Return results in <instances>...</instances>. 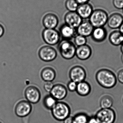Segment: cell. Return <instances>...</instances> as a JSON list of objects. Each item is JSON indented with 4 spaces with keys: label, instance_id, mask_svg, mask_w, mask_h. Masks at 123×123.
Listing matches in <instances>:
<instances>
[{
    "label": "cell",
    "instance_id": "obj_1",
    "mask_svg": "<svg viewBox=\"0 0 123 123\" xmlns=\"http://www.w3.org/2000/svg\"><path fill=\"white\" fill-rule=\"evenodd\" d=\"M95 78L97 83L105 89H111L117 82V78L115 73L110 69L102 68L97 72Z\"/></svg>",
    "mask_w": 123,
    "mask_h": 123
},
{
    "label": "cell",
    "instance_id": "obj_2",
    "mask_svg": "<svg viewBox=\"0 0 123 123\" xmlns=\"http://www.w3.org/2000/svg\"><path fill=\"white\" fill-rule=\"evenodd\" d=\"M53 117L58 121H64L70 116L71 110L68 104L64 102H57L51 110Z\"/></svg>",
    "mask_w": 123,
    "mask_h": 123
},
{
    "label": "cell",
    "instance_id": "obj_3",
    "mask_svg": "<svg viewBox=\"0 0 123 123\" xmlns=\"http://www.w3.org/2000/svg\"><path fill=\"white\" fill-rule=\"evenodd\" d=\"M58 48L61 56L66 60H71L76 55V47L70 40H63L59 43Z\"/></svg>",
    "mask_w": 123,
    "mask_h": 123
},
{
    "label": "cell",
    "instance_id": "obj_4",
    "mask_svg": "<svg viewBox=\"0 0 123 123\" xmlns=\"http://www.w3.org/2000/svg\"><path fill=\"white\" fill-rule=\"evenodd\" d=\"M108 18V14L106 11L102 9H97L93 11L89 21L94 28L103 27L107 24Z\"/></svg>",
    "mask_w": 123,
    "mask_h": 123
},
{
    "label": "cell",
    "instance_id": "obj_5",
    "mask_svg": "<svg viewBox=\"0 0 123 123\" xmlns=\"http://www.w3.org/2000/svg\"><path fill=\"white\" fill-rule=\"evenodd\" d=\"M95 117L99 123H114L116 119V114L111 108H101L97 112Z\"/></svg>",
    "mask_w": 123,
    "mask_h": 123
},
{
    "label": "cell",
    "instance_id": "obj_6",
    "mask_svg": "<svg viewBox=\"0 0 123 123\" xmlns=\"http://www.w3.org/2000/svg\"><path fill=\"white\" fill-rule=\"evenodd\" d=\"M42 37L44 42L49 45H55L60 42V35L55 29H45L43 31Z\"/></svg>",
    "mask_w": 123,
    "mask_h": 123
},
{
    "label": "cell",
    "instance_id": "obj_7",
    "mask_svg": "<svg viewBox=\"0 0 123 123\" xmlns=\"http://www.w3.org/2000/svg\"><path fill=\"white\" fill-rule=\"evenodd\" d=\"M38 55L42 61L50 62L55 60L57 57V52L53 48L45 45L41 47L38 51Z\"/></svg>",
    "mask_w": 123,
    "mask_h": 123
},
{
    "label": "cell",
    "instance_id": "obj_8",
    "mask_svg": "<svg viewBox=\"0 0 123 123\" xmlns=\"http://www.w3.org/2000/svg\"><path fill=\"white\" fill-rule=\"evenodd\" d=\"M32 110V104L27 100H22L17 103L14 108V112L17 117H25L30 115Z\"/></svg>",
    "mask_w": 123,
    "mask_h": 123
},
{
    "label": "cell",
    "instance_id": "obj_9",
    "mask_svg": "<svg viewBox=\"0 0 123 123\" xmlns=\"http://www.w3.org/2000/svg\"><path fill=\"white\" fill-rule=\"evenodd\" d=\"M69 76L71 81L78 83L84 81L86 77V72L82 67L74 66L70 69Z\"/></svg>",
    "mask_w": 123,
    "mask_h": 123
},
{
    "label": "cell",
    "instance_id": "obj_10",
    "mask_svg": "<svg viewBox=\"0 0 123 123\" xmlns=\"http://www.w3.org/2000/svg\"><path fill=\"white\" fill-rule=\"evenodd\" d=\"M24 95L27 101L31 104H37L41 98L40 91L35 86L27 87L25 91Z\"/></svg>",
    "mask_w": 123,
    "mask_h": 123
},
{
    "label": "cell",
    "instance_id": "obj_11",
    "mask_svg": "<svg viewBox=\"0 0 123 123\" xmlns=\"http://www.w3.org/2000/svg\"><path fill=\"white\" fill-rule=\"evenodd\" d=\"M66 24L76 29L83 21L76 12H69L66 14L64 17Z\"/></svg>",
    "mask_w": 123,
    "mask_h": 123
},
{
    "label": "cell",
    "instance_id": "obj_12",
    "mask_svg": "<svg viewBox=\"0 0 123 123\" xmlns=\"http://www.w3.org/2000/svg\"><path fill=\"white\" fill-rule=\"evenodd\" d=\"M68 91L65 86L61 84H57L54 85L50 92V95L57 101L61 100L65 98Z\"/></svg>",
    "mask_w": 123,
    "mask_h": 123
},
{
    "label": "cell",
    "instance_id": "obj_13",
    "mask_svg": "<svg viewBox=\"0 0 123 123\" xmlns=\"http://www.w3.org/2000/svg\"><path fill=\"white\" fill-rule=\"evenodd\" d=\"M92 50L91 47L86 44L76 48V55L77 58L82 61L89 59L91 56Z\"/></svg>",
    "mask_w": 123,
    "mask_h": 123
},
{
    "label": "cell",
    "instance_id": "obj_14",
    "mask_svg": "<svg viewBox=\"0 0 123 123\" xmlns=\"http://www.w3.org/2000/svg\"><path fill=\"white\" fill-rule=\"evenodd\" d=\"M42 23L45 29H55L58 25V18L54 14L48 13L44 16Z\"/></svg>",
    "mask_w": 123,
    "mask_h": 123
},
{
    "label": "cell",
    "instance_id": "obj_15",
    "mask_svg": "<svg viewBox=\"0 0 123 123\" xmlns=\"http://www.w3.org/2000/svg\"><path fill=\"white\" fill-rule=\"evenodd\" d=\"M59 33L63 40H68L74 38L77 34L76 29H74L65 24L61 26Z\"/></svg>",
    "mask_w": 123,
    "mask_h": 123
},
{
    "label": "cell",
    "instance_id": "obj_16",
    "mask_svg": "<svg viewBox=\"0 0 123 123\" xmlns=\"http://www.w3.org/2000/svg\"><path fill=\"white\" fill-rule=\"evenodd\" d=\"M94 28L89 21H84L77 28V34L86 37L91 36Z\"/></svg>",
    "mask_w": 123,
    "mask_h": 123
},
{
    "label": "cell",
    "instance_id": "obj_17",
    "mask_svg": "<svg viewBox=\"0 0 123 123\" xmlns=\"http://www.w3.org/2000/svg\"><path fill=\"white\" fill-rule=\"evenodd\" d=\"M123 22V16L118 13H115L108 17L107 24L110 29H115L120 28Z\"/></svg>",
    "mask_w": 123,
    "mask_h": 123
},
{
    "label": "cell",
    "instance_id": "obj_18",
    "mask_svg": "<svg viewBox=\"0 0 123 123\" xmlns=\"http://www.w3.org/2000/svg\"><path fill=\"white\" fill-rule=\"evenodd\" d=\"M92 6L89 3L79 5L76 12L82 19L89 18L93 12Z\"/></svg>",
    "mask_w": 123,
    "mask_h": 123
},
{
    "label": "cell",
    "instance_id": "obj_19",
    "mask_svg": "<svg viewBox=\"0 0 123 123\" xmlns=\"http://www.w3.org/2000/svg\"><path fill=\"white\" fill-rule=\"evenodd\" d=\"M107 35L106 30L103 27H100L94 28L91 36L94 41L100 43L105 40Z\"/></svg>",
    "mask_w": 123,
    "mask_h": 123
},
{
    "label": "cell",
    "instance_id": "obj_20",
    "mask_svg": "<svg viewBox=\"0 0 123 123\" xmlns=\"http://www.w3.org/2000/svg\"><path fill=\"white\" fill-rule=\"evenodd\" d=\"M91 91V87L89 83L84 81L77 83L76 92L81 96L85 97L89 95Z\"/></svg>",
    "mask_w": 123,
    "mask_h": 123
},
{
    "label": "cell",
    "instance_id": "obj_21",
    "mask_svg": "<svg viewBox=\"0 0 123 123\" xmlns=\"http://www.w3.org/2000/svg\"><path fill=\"white\" fill-rule=\"evenodd\" d=\"M42 79L45 82H52L56 76V73L54 69L51 67H45L40 73Z\"/></svg>",
    "mask_w": 123,
    "mask_h": 123
},
{
    "label": "cell",
    "instance_id": "obj_22",
    "mask_svg": "<svg viewBox=\"0 0 123 123\" xmlns=\"http://www.w3.org/2000/svg\"><path fill=\"white\" fill-rule=\"evenodd\" d=\"M123 35L119 31H114L112 32L109 37L110 43L114 46H118L123 43Z\"/></svg>",
    "mask_w": 123,
    "mask_h": 123
},
{
    "label": "cell",
    "instance_id": "obj_23",
    "mask_svg": "<svg viewBox=\"0 0 123 123\" xmlns=\"http://www.w3.org/2000/svg\"><path fill=\"white\" fill-rule=\"evenodd\" d=\"M113 103V99L110 95H105L103 96L100 100V105L102 109L111 108Z\"/></svg>",
    "mask_w": 123,
    "mask_h": 123
},
{
    "label": "cell",
    "instance_id": "obj_24",
    "mask_svg": "<svg viewBox=\"0 0 123 123\" xmlns=\"http://www.w3.org/2000/svg\"><path fill=\"white\" fill-rule=\"evenodd\" d=\"M57 102V100L50 95L45 96L43 99V105L47 110H51Z\"/></svg>",
    "mask_w": 123,
    "mask_h": 123
},
{
    "label": "cell",
    "instance_id": "obj_25",
    "mask_svg": "<svg viewBox=\"0 0 123 123\" xmlns=\"http://www.w3.org/2000/svg\"><path fill=\"white\" fill-rule=\"evenodd\" d=\"M89 118L86 113H79L73 116V123H87Z\"/></svg>",
    "mask_w": 123,
    "mask_h": 123
},
{
    "label": "cell",
    "instance_id": "obj_26",
    "mask_svg": "<svg viewBox=\"0 0 123 123\" xmlns=\"http://www.w3.org/2000/svg\"><path fill=\"white\" fill-rule=\"evenodd\" d=\"M65 6L69 12H76L79 4L76 0H66Z\"/></svg>",
    "mask_w": 123,
    "mask_h": 123
},
{
    "label": "cell",
    "instance_id": "obj_27",
    "mask_svg": "<svg viewBox=\"0 0 123 123\" xmlns=\"http://www.w3.org/2000/svg\"><path fill=\"white\" fill-rule=\"evenodd\" d=\"M87 42L86 37L82 35H77L74 37L75 44L77 47L86 44Z\"/></svg>",
    "mask_w": 123,
    "mask_h": 123
},
{
    "label": "cell",
    "instance_id": "obj_28",
    "mask_svg": "<svg viewBox=\"0 0 123 123\" xmlns=\"http://www.w3.org/2000/svg\"><path fill=\"white\" fill-rule=\"evenodd\" d=\"M77 85V83L71 80L68 83V85H67L68 90L70 92H75L76 90Z\"/></svg>",
    "mask_w": 123,
    "mask_h": 123
},
{
    "label": "cell",
    "instance_id": "obj_29",
    "mask_svg": "<svg viewBox=\"0 0 123 123\" xmlns=\"http://www.w3.org/2000/svg\"><path fill=\"white\" fill-rule=\"evenodd\" d=\"M113 4L117 9H123V0H113Z\"/></svg>",
    "mask_w": 123,
    "mask_h": 123
},
{
    "label": "cell",
    "instance_id": "obj_30",
    "mask_svg": "<svg viewBox=\"0 0 123 123\" xmlns=\"http://www.w3.org/2000/svg\"><path fill=\"white\" fill-rule=\"evenodd\" d=\"M54 84L52 82H45L44 85V89L47 92H50L54 86Z\"/></svg>",
    "mask_w": 123,
    "mask_h": 123
},
{
    "label": "cell",
    "instance_id": "obj_31",
    "mask_svg": "<svg viewBox=\"0 0 123 123\" xmlns=\"http://www.w3.org/2000/svg\"><path fill=\"white\" fill-rule=\"evenodd\" d=\"M117 78L118 81L123 84V69H121L118 72Z\"/></svg>",
    "mask_w": 123,
    "mask_h": 123
},
{
    "label": "cell",
    "instance_id": "obj_32",
    "mask_svg": "<svg viewBox=\"0 0 123 123\" xmlns=\"http://www.w3.org/2000/svg\"><path fill=\"white\" fill-rule=\"evenodd\" d=\"M64 123H73V116H69L64 121Z\"/></svg>",
    "mask_w": 123,
    "mask_h": 123
},
{
    "label": "cell",
    "instance_id": "obj_33",
    "mask_svg": "<svg viewBox=\"0 0 123 123\" xmlns=\"http://www.w3.org/2000/svg\"><path fill=\"white\" fill-rule=\"evenodd\" d=\"M87 123H99L94 116L90 117Z\"/></svg>",
    "mask_w": 123,
    "mask_h": 123
},
{
    "label": "cell",
    "instance_id": "obj_34",
    "mask_svg": "<svg viewBox=\"0 0 123 123\" xmlns=\"http://www.w3.org/2000/svg\"><path fill=\"white\" fill-rule=\"evenodd\" d=\"M76 0L79 5H81V4L89 3L90 0Z\"/></svg>",
    "mask_w": 123,
    "mask_h": 123
},
{
    "label": "cell",
    "instance_id": "obj_35",
    "mask_svg": "<svg viewBox=\"0 0 123 123\" xmlns=\"http://www.w3.org/2000/svg\"><path fill=\"white\" fill-rule=\"evenodd\" d=\"M4 29L2 25L0 24V37H2L4 33Z\"/></svg>",
    "mask_w": 123,
    "mask_h": 123
},
{
    "label": "cell",
    "instance_id": "obj_36",
    "mask_svg": "<svg viewBox=\"0 0 123 123\" xmlns=\"http://www.w3.org/2000/svg\"><path fill=\"white\" fill-rule=\"evenodd\" d=\"M119 31L123 35V22L119 28Z\"/></svg>",
    "mask_w": 123,
    "mask_h": 123
},
{
    "label": "cell",
    "instance_id": "obj_37",
    "mask_svg": "<svg viewBox=\"0 0 123 123\" xmlns=\"http://www.w3.org/2000/svg\"><path fill=\"white\" fill-rule=\"evenodd\" d=\"M120 49L121 50V52L123 54V44H122L121 45V46Z\"/></svg>",
    "mask_w": 123,
    "mask_h": 123
},
{
    "label": "cell",
    "instance_id": "obj_38",
    "mask_svg": "<svg viewBox=\"0 0 123 123\" xmlns=\"http://www.w3.org/2000/svg\"><path fill=\"white\" fill-rule=\"evenodd\" d=\"M121 60H122V62L123 63V54L122 55V56H121Z\"/></svg>",
    "mask_w": 123,
    "mask_h": 123
},
{
    "label": "cell",
    "instance_id": "obj_39",
    "mask_svg": "<svg viewBox=\"0 0 123 123\" xmlns=\"http://www.w3.org/2000/svg\"></svg>",
    "mask_w": 123,
    "mask_h": 123
},
{
    "label": "cell",
    "instance_id": "obj_40",
    "mask_svg": "<svg viewBox=\"0 0 123 123\" xmlns=\"http://www.w3.org/2000/svg\"><path fill=\"white\" fill-rule=\"evenodd\" d=\"M0 123H1L0 122Z\"/></svg>",
    "mask_w": 123,
    "mask_h": 123
},
{
    "label": "cell",
    "instance_id": "obj_41",
    "mask_svg": "<svg viewBox=\"0 0 123 123\" xmlns=\"http://www.w3.org/2000/svg\"></svg>",
    "mask_w": 123,
    "mask_h": 123
},
{
    "label": "cell",
    "instance_id": "obj_42",
    "mask_svg": "<svg viewBox=\"0 0 123 123\" xmlns=\"http://www.w3.org/2000/svg\"></svg>",
    "mask_w": 123,
    "mask_h": 123
}]
</instances>
